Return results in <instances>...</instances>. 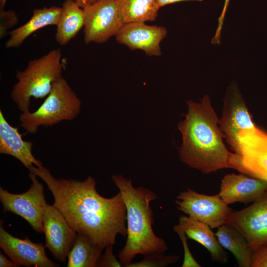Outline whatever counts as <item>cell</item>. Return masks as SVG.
I'll return each instance as SVG.
<instances>
[{"label":"cell","instance_id":"3957f363","mask_svg":"<svg viewBox=\"0 0 267 267\" xmlns=\"http://www.w3.org/2000/svg\"><path fill=\"white\" fill-rule=\"evenodd\" d=\"M111 178L127 211V240L118 256L122 267H128L137 255L166 252L168 247L165 241L152 228L154 220L150 203L157 198L156 194L143 186L134 187L130 179L121 175H113Z\"/></svg>","mask_w":267,"mask_h":267},{"label":"cell","instance_id":"ac0fdd59","mask_svg":"<svg viewBox=\"0 0 267 267\" xmlns=\"http://www.w3.org/2000/svg\"><path fill=\"white\" fill-rule=\"evenodd\" d=\"M84 9L74 0H65L61 6V11L56 25L55 39L61 45L68 43L84 27Z\"/></svg>","mask_w":267,"mask_h":267},{"label":"cell","instance_id":"83f0119b","mask_svg":"<svg viewBox=\"0 0 267 267\" xmlns=\"http://www.w3.org/2000/svg\"><path fill=\"white\" fill-rule=\"evenodd\" d=\"M230 0H224L223 8L220 16L218 18V27L215 32V35L211 41L213 44H219L220 43L221 35L222 30L223 21L226 12L227 6L229 4Z\"/></svg>","mask_w":267,"mask_h":267},{"label":"cell","instance_id":"7c38bea8","mask_svg":"<svg viewBox=\"0 0 267 267\" xmlns=\"http://www.w3.org/2000/svg\"><path fill=\"white\" fill-rule=\"evenodd\" d=\"M0 247L18 267H55L58 265L45 254V245L36 243L27 237L20 239L13 236L0 224Z\"/></svg>","mask_w":267,"mask_h":267},{"label":"cell","instance_id":"ffe728a7","mask_svg":"<svg viewBox=\"0 0 267 267\" xmlns=\"http://www.w3.org/2000/svg\"><path fill=\"white\" fill-rule=\"evenodd\" d=\"M103 249L87 236L78 233L68 253L67 267H95Z\"/></svg>","mask_w":267,"mask_h":267},{"label":"cell","instance_id":"1f68e13d","mask_svg":"<svg viewBox=\"0 0 267 267\" xmlns=\"http://www.w3.org/2000/svg\"><path fill=\"white\" fill-rule=\"evenodd\" d=\"M7 0H0V8H4Z\"/></svg>","mask_w":267,"mask_h":267},{"label":"cell","instance_id":"277c9868","mask_svg":"<svg viewBox=\"0 0 267 267\" xmlns=\"http://www.w3.org/2000/svg\"><path fill=\"white\" fill-rule=\"evenodd\" d=\"M220 127L224 138L239 156L267 149V134L254 124L237 86L227 89Z\"/></svg>","mask_w":267,"mask_h":267},{"label":"cell","instance_id":"30bf717a","mask_svg":"<svg viewBox=\"0 0 267 267\" xmlns=\"http://www.w3.org/2000/svg\"><path fill=\"white\" fill-rule=\"evenodd\" d=\"M225 224L242 234L253 252L267 246V191L250 206L231 212Z\"/></svg>","mask_w":267,"mask_h":267},{"label":"cell","instance_id":"e0dca14e","mask_svg":"<svg viewBox=\"0 0 267 267\" xmlns=\"http://www.w3.org/2000/svg\"><path fill=\"white\" fill-rule=\"evenodd\" d=\"M61 11V7L55 6L35 9L28 21L9 32L10 37L5 44V47H18L37 30L45 26L57 25Z\"/></svg>","mask_w":267,"mask_h":267},{"label":"cell","instance_id":"f1b7e54d","mask_svg":"<svg viewBox=\"0 0 267 267\" xmlns=\"http://www.w3.org/2000/svg\"><path fill=\"white\" fill-rule=\"evenodd\" d=\"M11 260H9L1 252H0V267H17Z\"/></svg>","mask_w":267,"mask_h":267},{"label":"cell","instance_id":"603a6c76","mask_svg":"<svg viewBox=\"0 0 267 267\" xmlns=\"http://www.w3.org/2000/svg\"><path fill=\"white\" fill-rule=\"evenodd\" d=\"M143 259L131 263L128 267H164L178 262L179 256L164 255L162 253H153L144 255Z\"/></svg>","mask_w":267,"mask_h":267},{"label":"cell","instance_id":"f546056e","mask_svg":"<svg viewBox=\"0 0 267 267\" xmlns=\"http://www.w3.org/2000/svg\"><path fill=\"white\" fill-rule=\"evenodd\" d=\"M203 0H156L160 8L168 4L175 3L181 1H201Z\"/></svg>","mask_w":267,"mask_h":267},{"label":"cell","instance_id":"5bb4252c","mask_svg":"<svg viewBox=\"0 0 267 267\" xmlns=\"http://www.w3.org/2000/svg\"><path fill=\"white\" fill-rule=\"evenodd\" d=\"M267 191V182L241 173L225 175L222 178L219 194L228 205L254 202Z\"/></svg>","mask_w":267,"mask_h":267},{"label":"cell","instance_id":"9a60e30c","mask_svg":"<svg viewBox=\"0 0 267 267\" xmlns=\"http://www.w3.org/2000/svg\"><path fill=\"white\" fill-rule=\"evenodd\" d=\"M33 142L23 140L17 128L12 126L0 110V153L12 156L28 169L35 165L42 167V162L32 153Z\"/></svg>","mask_w":267,"mask_h":267},{"label":"cell","instance_id":"5b68a950","mask_svg":"<svg viewBox=\"0 0 267 267\" xmlns=\"http://www.w3.org/2000/svg\"><path fill=\"white\" fill-rule=\"evenodd\" d=\"M59 48L31 60L23 71H17V82L10 96L21 113L29 111L32 98L46 97L54 84L62 77L63 65Z\"/></svg>","mask_w":267,"mask_h":267},{"label":"cell","instance_id":"d4e9b609","mask_svg":"<svg viewBox=\"0 0 267 267\" xmlns=\"http://www.w3.org/2000/svg\"><path fill=\"white\" fill-rule=\"evenodd\" d=\"M0 8V37L2 38L8 30L18 22V18L14 11H5L3 8Z\"/></svg>","mask_w":267,"mask_h":267},{"label":"cell","instance_id":"4316f807","mask_svg":"<svg viewBox=\"0 0 267 267\" xmlns=\"http://www.w3.org/2000/svg\"><path fill=\"white\" fill-rule=\"evenodd\" d=\"M251 267H267V246L253 252Z\"/></svg>","mask_w":267,"mask_h":267},{"label":"cell","instance_id":"9c48e42d","mask_svg":"<svg viewBox=\"0 0 267 267\" xmlns=\"http://www.w3.org/2000/svg\"><path fill=\"white\" fill-rule=\"evenodd\" d=\"M83 9L87 44L106 42L115 36L124 24L119 15L118 0H99Z\"/></svg>","mask_w":267,"mask_h":267},{"label":"cell","instance_id":"7402d4cb","mask_svg":"<svg viewBox=\"0 0 267 267\" xmlns=\"http://www.w3.org/2000/svg\"><path fill=\"white\" fill-rule=\"evenodd\" d=\"M238 156L236 170L267 182V149Z\"/></svg>","mask_w":267,"mask_h":267},{"label":"cell","instance_id":"6da1fadb","mask_svg":"<svg viewBox=\"0 0 267 267\" xmlns=\"http://www.w3.org/2000/svg\"><path fill=\"white\" fill-rule=\"evenodd\" d=\"M46 184L53 198V205L78 233L89 237L103 250L114 245L118 234L127 236V211L119 192L106 198L96 191L95 179L81 181L54 178L45 167L28 169Z\"/></svg>","mask_w":267,"mask_h":267},{"label":"cell","instance_id":"484cf974","mask_svg":"<svg viewBox=\"0 0 267 267\" xmlns=\"http://www.w3.org/2000/svg\"><path fill=\"white\" fill-rule=\"evenodd\" d=\"M113 245L106 247L103 254L100 256L97 264L98 267H122L120 261H118L113 253Z\"/></svg>","mask_w":267,"mask_h":267},{"label":"cell","instance_id":"4fadbf2b","mask_svg":"<svg viewBox=\"0 0 267 267\" xmlns=\"http://www.w3.org/2000/svg\"><path fill=\"white\" fill-rule=\"evenodd\" d=\"M167 34L164 27L132 22L124 24L115 37L119 43L131 50H142L149 56H160V43Z\"/></svg>","mask_w":267,"mask_h":267},{"label":"cell","instance_id":"ba28073f","mask_svg":"<svg viewBox=\"0 0 267 267\" xmlns=\"http://www.w3.org/2000/svg\"><path fill=\"white\" fill-rule=\"evenodd\" d=\"M176 203L178 210L212 228L225 224L228 215L233 211L219 194L208 195L189 188L178 195Z\"/></svg>","mask_w":267,"mask_h":267},{"label":"cell","instance_id":"8992f818","mask_svg":"<svg viewBox=\"0 0 267 267\" xmlns=\"http://www.w3.org/2000/svg\"><path fill=\"white\" fill-rule=\"evenodd\" d=\"M81 107V100L62 77L36 110L21 113L20 127L28 133L35 134L40 127H50L63 121L74 119Z\"/></svg>","mask_w":267,"mask_h":267},{"label":"cell","instance_id":"4dcf8cb0","mask_svg":"<svg viewBox=\"0 0 267 267\" xmlns=\"http://www.w3.org/2000/svg\"><path fill=\"white\" fill-rule=\"evenodd\" d=\"M76 3L81 7L84 8L90 5L99 0H74Z\"/></svg>","mask_w":267,"mask_h":267},{"label":"cell","instance_id":"2e32d148","mask_svg":"<svg viewBox=\"0 0 267 267\" xmlns=\"http://www.w3.org/2000/svg\"><path fill=\"white\" fill-rule=\"evenodd\" d=\"M178 225L187 238L200 243L208 251L213 261L222 264L227 262V255L209 225L185 216L179 218Z\"/></svg>","mask_w":267,"mask_h":267},{"label":"cell","instance_id":"52a82bcc","mask_svg":"<svg viewBox=\"0 0 267 267\" xmlns=\"http://www.w3.org/2000/svg\"><path fill=\"white\" fill-rule=\"evenodd\" d=\"M32 181L29 189L22 193L8 192L0 187V200L4 212H10L25 220L33 229L44 232L42 218L47 203L46 202L44 186L37 176L29 172Z\"/></svg>","mask_w":267,"mask_h":267},{"label":"cell","instance_id":"cb8c5ba5","mask_svg":"<svg viewBox=\"0 0 267 267\" xmlns=\"http://www.w3.org/2000/svg\"><path fill=\"white\" fill-rule=\"evenodd\" d=\"M174 231L181 239L184 249V260L182 267H199L201 265L194 259L191 254L186 242L187 236L183 230L178 225L174 227Z\"/></svg>","mask_w":267,"mask_h":267},{"label":"cell","instance_id":"8fae6325","mask_svg":"<svg viewBox=\"0 0 267 267\" xmlns=\"http://www.w3.org/2000/svg\"><path fill=\"white\" fill-rule=\"evenodd\" d=\"M45 246L54 257L65 262L78 233L69 225L63 215L53 205L47 204L42 218Z\"/></svg>","mask_w":267,"mask_h":267},{"label":"cell","instance_id":"44dd1931","mask_svg":"<svg viewBox=\"0 0 267 267\" xmlns=\"http://www.w3.org/2000/svg\"><path fill=\"white\" fill-rule=\"evenodd\" d=\"M159 9L156 0H118L119 15L124 24L153 21Z\"/></svg>","mask_w":267,"mask_h":267},{"label":"cell","instance_id":"7a4b0ae2","mask_svg":"<svg viewBox=\"0 0 267 267\" xmlns=\"http://www.w3.org/2000/svg\"><path fill=\"white\" fill-rule=\"evenodd\" d=\"M187 112L178 124L182 138L180 160L191 168L208 174L233 169L236 154L225 147L218 118L208 95L199 102H187Z\"/></svg>","mask_w":267,"mask_h":267},{"label":"cell","instance_id":"d6986e66","mask_svg":"<svg viewBox=\"0 0 267 267\" xmlns=\"http://www.w3.org/2000/svg\"><path fill=\"white\" fill-rule=\"evenodd\" d=\"M215 234L223 248L233 254L240 267H251L253 252L242 234L232 226L224 224L218 228Z\"/></svg>","mask_w":267,"mask_h":267}]
</instances>
